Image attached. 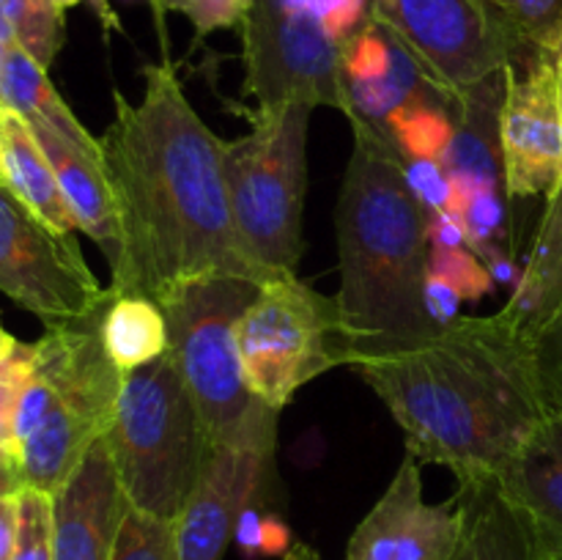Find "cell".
I'll return each mask as SVG.
<instances>
[{
	"label": "cell",
	"instance_id": "1",
	"mask_svg": "<svg viewBox=\"0 0 562 560\" xmlns=\"http://www.w3.org/2000/svg\"><path fill=\"white\" fill-rule=\"evenodd\" d=\"M143 77L140 102L113 91L115 115L99 137L124 234V269L110 291L159 305L201 275L258 285L283 278L241 245L225 187V141L195 113L173 66H146Z\"/></svg>",
	"mask_w": 562,
	"mask_h": 560
},
{
	"label": "cell",
	"instance_id": "2",
	"mask_svg": "<svg viewBox=\"0 0 562 560\" xmlns=\"http://www.w3.org/2000/svg\"><path fill=\"white\" fill-rule=\"evenodd\" d=\"M420 464H442L459 486L499 475L549 415L532 340L503 311L459 316L428 340L357 362Z\"/></svg>",
	"mask_w": 562,
	"mask_h": 560
},
{
	"label": "cell",
	"instance_id": "3",
	"mask_svg": "<svg viewBox=\"0 0 562 560\" xmlns=\"http://www.w3.org/2000/svg\"><path fill=\"white\" fill-rule=\"evenodd\" d=\"M355 135L338 206L340 289L335 294L351 368L431 338L426 313L428 212L406 181L404 157L384 132L346 115Z\"/></svg>",
	"mask_w": 562,
	"mask_h": 560
},
{
	"label": "cell",
	"instance_id": "4",
	"mask_svg": "<svg viewBox=\"0 0 562 560\" xmlns=\"http://www.w3.org/2000/svg\"><path fill=\"white\" fill-rule=\"evenodd\" d=\"M108 305L80 322L47 327L33 340L31 377L16 412L22 486L58 492L113 423L124 373L102 338Z\"/></svg>",
	"mask_w": 562,
	"mask_h": 560
},
{
	"label": "cell",
	"instance_id": "5",
	"mask_svg": "<svg viewBox=\"0 0 562 560\" xmlns=\"http://www.w3.org/2000/svg\"><path fill=\"white\" fill-rule=\"evenodd\" d=\"M104 443L130 505L176 522L214 445L173 351L124 373Z\"/></svg>",
	"mask_w": 562,
	"mask_h": 560
},
{
	"label": "cell",
	"instance_id": "6",
	"mask_svg": "<svg viewBox=\"0 0 562 560\" xmlns=\"http://www.w3.org/2000/svg\"><path fill=\"white\" fill-rule=\"evenodd\" d=\"M261 285L236 275H201L170 291L159 307L173 351L212 445L241 443L280 415L252 395L241 371L236 322Z\"/></svg>",
	"mask_w": 562,
	"mask_h": 560
},
{
	"label": "cell",
	"instance_id": "7",
	"mask_svg": "<svg viewBox=\"0 0 562 560\" xmlns=\"http://www.w3.org/2000/svg\"><path fill=\"white\" fill-rule=\"evenodd\" d=\"M302 102L258 108L252 130L225 141V187L241 245L274 275H296L307 187V124Z\"/></svg>",
	"mask_w": 562,
	"mask_h": 560
},
{
	"label": "cell",
	"instance_id": "8",
	"mask_svg": "<svg viewBox=\"0 0 562 560\" xmlns=\"http://www.w3.org/2000/svg\"><path fill=\"white\" fill-rule=\"evenodd\" d=\"M236 344L247 388L278 412L322 373L351 368L338 302L296 275L258 289L236 322Z\"/></svg>",
	"mask_w": 562,
	"mask_h": 560
},
{
	"label": "cell",
	"instance_id": "9",
	"mask_svg": "<svg viewBox=\"0 0 562 560\" xmlns=\"http://www.w3.org/2000/svg\"><path fill=\"white\" fill-rule=\"evenodd\" d=\"M239 31L245 93L258 108L302 102L349 110L344 44L329 36L311 0H252Z\"/></svg>",
	"mask_w": 562,
	"mask_h": 560
},
{
	"label": "cell",
	"instance_id": "10",
	"mask_svg": "<svg viewBox=\"0 0 562 560\" xmlns=\"http://www.w3.org/2000/svg\"><path fill=\"white\" fill-rule=\"evenodd\" d=\"M371 16L450 104L527 47L486 0H371Z\"/></svg>",
	"mask_w": 562,
	"mask_h": 560
},
{
	"label": "cell",
	"instance_id": "11",
	"mask_svg": "<svg viewBox=\"0 0 562 560\" xmlns=\"http://www.w3.org/2000/svg\"><path fill=\"white\" fill-rule=\"evenodd\" d=\"M0 294L47 327L80 322L110 302L75 234H58L0 184Z\"/></svg>",
	"mask_w": 562,
	"mask_h": 560
},
{
	"label": "cell",
	"instance_id": "12",
	"mask_svg": "<svg viewBox=\"0 0 562 560\" xmlns=\"http://www.w3.org/2000/svg\"><path fill=\"white\" fill-rule=\"evenodd\" d=\"M499 126L508 198L549 195L562 181V97L554 49L525 47L510 60Z\"/></svg>",
	"mask_w": 562,
	"mask_h": 560
},
{
	"label": "cell",
	"instance_id": "13",
	"mask_svg": "<svg viewBox=\"0 0 562 560\" xmlns=\"http://www.w3.org/2000/svg\"><path fill=\"white\" fill-rule=\"evenodd\" d=\"M278 439V415L252 428L241 443L217 445L176 516L179 560H223L241 514L261 497Z\"/></svg>",
	"mask_w": 562,
	"mask_h": 560
},
{
	"label": "cell",
	"instance_id": "14",
	"mask_svg": "<svg viewBox=\"0 0 562 560\" xmlns=\"http://www.w3.org/2000/svg\"><path fill=\"white\" fill-rule=\"evenodd\" d=\"M420 461L409 453L346 544L344 560H450L464 527L459 494L431 505L423 497Z\"/></svg>",
	"mask_w": 562,
	"mask_h": 560
},
{
	"label": "cell",
	"instance_id": "15",
	"mask_svg": "<svg viewBox=\"0 0 562 560\" xmlns=\"http://www.w3.org/2000/svg\"><path fill=\"white\" fill-rule=\"evenodd\" d=\"M130 500L104 437L53 494L55 560H110Z\"/></svg>",
	"mask_w": 562,
	"mask_h": 560
},
{
	"label": "cell",
	"instance_id": "16",
	"mask_svg": "<svg viewBox=\"0 0 562 560\" xmlns=\"http://www.w3.org/2000/svg\"><path fill=\"white\" fill-rule=\"evenodd\" d=\"M27 124L58 176L60 192L75 217L77 231H82L102 250L110 264V280H115L124 269V234H121L119 203L104 173L102 154L86 152L47 124L38 121Z\"/></svg>",
	"mask_w": 562,
	"mask_h": 560
},
{
	"label": "cell",
	"instance_id": "17",
	"mask_svg": "<svg viewBox=\"0 0 562 560\" xmlns=\"http://www.w3.org/2000/svg\"><path fill=\"white\" fill-rule=\"evenodd\" d=\"M543 547L562 549V412L552 410L494 478Z\"/></svg>",
	"mask_w": 562,
	"mask_h": 560
},
{
	"label": "cell",
	"instance_id": "18",
	"mask_svg": "<svg viewBox=\"0 0 562 560\" xmlns=\"http://www.w3.org/2000/svg\"><path fill=\"white\" fill-rule=\"evenodd\" d=\"M503 97L505 71L470 88L450 104L453 135L442 165L453 181V190H505L499 126Z\"/></svg>",
	"mask_w": 562,
	"mask_h": 560
},
{
	"label": "cell",
	"instance_id": "19",
	"mask_svg": "<svg viewBox=\"0 0 562 560\" xmlns=\"http://www.w3.org/2000/svg\"><path fill=\"white\" fill-rule=\"evenodd\" d=\"M464 527L450 560H541V544L497 481L459 486Z\"/></svg>",
	"mask_w": 562,
	"mask_h": 560
},
{
	"label": "cell",
	"instance_id": "20",
	"mask_svg": "<svg viewBox=\"0 0 562 560\" xmlns=\"http://www.w3.org/2000/svg\"><path fill=\"white\" fill-rule=\"evenodd\" d=\"M0 143H3L5 187L58 234H75L77 223L60 192L58 176L38 146L31 124L14 110L0 108Z\"/></svg>",
	"mask_w": 562,
	"mask_h": 560
},
{
	"label": "cell",
	"instance_id": "21",
	"mask_svg": "<svg viewBox=\"0 0 562 560\" xmlns=\"http://www.w3.org/2000/svg\"><path fill=\"white\" fill-rule=\"evenodd\" d=\"M562 305V181L547 195V209L538 223L536 242L527 258L521 278L510 294L505 316L525 329L536 333Z\"/></svg>",
	"mask_w": 562,
	"mask_h": 560
},
{
	"label": "cell",
	"instance_id": "22",
	"mask_svg": "<svg viewBox=\"0 0 562 560\" xmlns=\"http://www.w3.org/2000/svg\"><path fill=\"white\" fill-rule=\"evenodd\" d=\"M0 108L14 110L25 121L53 126L55 132L69 137L71 143H77L86 152L102 154L99 137H93L77 121L69 104L60 99V93L49 82L47 69L31 53H25L20 44H11L3 66H0Z\"/></svg>",
	"mask_w": 562,
	"mask_h": 560
},
{
	"label": "cell",
	"instance_id": "23",
	"mask_svg": "<svg viewBox=\"0 0 562 560\" xmlns=\"http://www.w3.org/2000/svg\"><path fill=\"white\" fill-rule=\"evenodd\" d=\"M108 355L121 373L137 371L168 351V322L162 307L140 294H113L102 318Z\"/></svg>",
	"mask_w": 562,
	"mask_h": 560
},
{
	"label": "cell",
	"instance_id": "24",
	"mask_svg": "<svg viewBox=\"0 0 562 560\" xmlns=\"http://www.w3.org/2000/svg\"><path fill=\"white\" fill-rule=\"evenodd\" d=\"M450 135H453L450 104H406L387 119V137L404 159L423 157L442 163Z\"/></svg>",
	"mask_w": 562,
	"mask_h": 560
},
{
	"label": "cell",
	"instance_id": "25",
	"mask_svg": "<svg viewBox=\"0 0 562 560\" xmlns=\"http://www.w3.org/2000/svg\"><path fill=\"white\" fill-rule=\"evenodd\" d=\"M0 9L14 33V42L44 69H49L58 49L64 47L66 11L55 0H0Z\"/></svg>",
	"mask_w": 562,
	"mask_h": 560
},
{
	"label": "cell",
	"instance_id": "26",
	"mask_svg": "<svg viewBox=\"0 0 562 560\" xmlns=\"http://www.w3.org/2000/svg\"><path fill=\"white\" fill-rule=\"evenodd\" d=\"M110 560H179L176 525L130 505Z\"/></svg>",
	"mask_w": 562,
	"mask_h": 560
},
{
	"label": "cell",
	"instance_id": "27",
	"mask_svg": "<svg viewBox=\"0 0 562 560\" xmlns=\"http://www.w3.org/2000/svg\"><path fill=\"white\" fill-rule=\"evenodd\" d=\"M527 47L554 49L562 31V0H486Z\"/></svg>",
	"mask_w": 562,
	"mask_h": 560
},
{
	"label": "cell",
	"instance_id": "28",
	"mask_svg": "<svg viewBox=\"0 0 562 560\" xmlns=\"http://www.w3.org/2000/svg\"><path fill=\"white\" fill-rule=\"evenodd\" d=\"M33 366V344H16L0 360V456L16 467V412Z\"/></svg>",
	"mask_w": 562,
	"mask_h": 560
},
{
	"label": "cell",
	"instance_id": "29",
	"mask_svg": "<svg viewBox=\"0 0 562 560\" xmlns=\"http://www.w3.org/2000/svg\"><path fill=\"white\" fill-rule=\"evenodd\" d=\"M14 560H55L53 549V494L20 486V533Z\"/></svg>",
	"mask_w": 562,
	"mask_h": 560
},
{
	"label": "cell",
	"instance_id": "30",
	"mask_svg": "<svg viewBox=\"0 0 562 560\" xmlns=\"http://www.w3.org/2000/svg\"><path fill=\"white\" fill-rule=\"evenodd\" d=\"M428 272L448 280L459 291L461 300L467 302L483 300L494 289L492 272H488L486 264L470 247L431 245V253H428Z\"/></svg>",
	"mask_w": 562,
	"mask_h": 560
},
{
	"label": "cell",
	"instance_id": "31",
	"mask_svg": "<svg viewBox=\"0 0 562 560\" xmlns=\"http://www.w3.org/2000/svg\"><path fill=\"white\" fill-rule=\"evenodd\" d=\"M530 340L543 399L549 410L562 412V305L530 335Z\"/></svg>",
	"mask_w": 562,
	"mask_h": 560
},
{
	"label": "cell",
	"instance_id": "32",
	"mask_svg": "<svg viewBox=\"0 0 562 560\" xmlns=\"http://www.w3.org/2000/svg\"><path fill=\"white\" fill-rule=\"evenodd\" d=\"M159 3L162 9L184 14L195 27L198 38L241 25L247 11L252 9V0H159Z\"/></svg>",
	"mask_w": 562,
	"mask_h": 560
},
{
	"label": "cell",
	"instance_id": "33",
	"mask_svg": "<svg viewBox=\"0 0 562 560\" xmlns=\"http://www.w3.org/2000/svg\"><path fill=\"white\" fill-rule=\"evenodd\" d=\"M404 170L412 192L420 198L426 212H453V181L439 159L406 157Z\"/></svg>",
	"mask_w": 562,
	"mask_h": 560
},
{
	"label": "cell",
	"instance_id": "34",
	"mask_svg": "<svg viewBox=\"0 0 562 560\" xmlns=\"http://www.w3.org/2000/svg\"><path fill=\"white\" fill-rule=\"evenodd\" d=\"M426 313L428 318H431L437 327H448V324H453L456 318H459V307H461V294L453 289V285L448 283V280H442L439 275L428 272L426 278Z\"/></svg>",
	"mask_w": 562,
	"mask_h": 560
},
{
	"label": "cell",
	"instance_id": "35",
	"mask_svg": "<svg viewBox=\"0 0 562 560\" xmlns=\"http://www.w3.org/2000/svg\"><path fill=\"white\" fill-rule=\"evenodd\" d=\"M20 533V489L0 494V560H14Z\"/></svg>",
	"mask_w": 562,
	"mask_h": 560
},
{
	"label": "cell",
	"instance_id": "36",
	"mask_svg": "<svg viewBox=\"0 0 562 560\" xmlns=\"http://www.w3.org/2000/svg\"><path fill=\"white\" fill-rule=\"evenodd\" d=\"M428 242L442 247H467V234L453 212H428Z\"/></svg>",
	"mask_w": 562,
	"mask_h": 560
},
{
	"label": "cell",
	"instance_id": "37",
	"mask_svg": "<svg viewBox=\"0 0 562 560\" xmlns=\"http://www.w3.org/2000/svg\"><path fill=\"white\" fill-rule=\"evenodd\" d=\"M261 525H263V514L261 508H258V503L250 505V508L241 514L239 525H236L234 538L247 558H258V555H261Z\"/></svg>",
	"mask_w": 562,
	"mask_h": 560
},
{
	"label": "cell",
	"instance_id": "38",
	"mask_svg": "<svg viewBox=\"0 0 562 560\" xmlns=\"http://www.w3.org/2000/svg\"><path fill=\"white\" fill-rule=\"evenodd\" d=\"M294 547L291 541V530L280 516L263 514L261 525V555H272V558H283L289 549Z\"/></svg>",
	"mask_w": 562,
	"mask_h": 560
},
{
	"label": "cell",
	"instance_id": "39",
	"mask_svg": "<svg viewBox=\"0 0 562 560\" xmlns=\"http://www.w3.org/2000/svg\"><path fill=\"white\" fill-rule=\"evenodd\" d=\"M20 486H22V481H20V472H16V467L0 456V494L16 492Z\"/></svg>",
	"mask_w": 562,
	"mask_h": 560
},
{
	"label": "cell",
	"instance_id": "40",
	"mask_svg": "<svg viewBox=\"0 0 562 560\" xmlns=\"http://www.w3.org/2000/svg\"><path fill=\"white\" fill-rule=\"evenodd\" d=\"M11 44H16V42H14V33H11L9 22H5V16H3V9H0V66H3V60H5V53H9V47H11Z\"/></svg>",
	"mask_w": 562,
	"mask_h": 560
},
{
	"label": "cell",
	"instance_id": "41",
	"mask_svg": "<svg viewBox=\"0 0 562 560\" xmlns=\"http://www.w3.org/2000/svg\"><path fill=\"white\" fill-rule=\"evenodd\" d=\"M278 560H322V558H318L316 549L307 547V544H294V547H291L289 552Z\"/></svg>",
	"mask_w": 562,
	"mask_h": 560
},
{
	"label": "cell",
	"instance_id": "42",
	"mask_svg": "<svg viewBox=\"0 0 562 560\" xmlns=\"http://www.w3.org/2000/svg\"><path fill=\"white\" fill-rule=\"evenodd\" d=\"M16 344H20V340H16L11 333H5L3 324H0V360H3V357H9L11 351L16 349Z\"/></svg>",
	"mask_w": 562,
	"mask_h": 560
},
{
	"label": "cell",
	"instance_id": "43",
	"mask_svg": "<svg viewBox=\"0 0 562 560\" xmlns=\"http://www.w3.org/2000/svg\"><path fill=\"white\" fill-rule=\"evenodd\" d=\"M554 64H558V82H560V97H562V31L558 38V47H554Z\"/></svg>",
	"mask_w": 562,
	"mask_h": 560
},
{
	"label": "cell",
	"instance_id": "44",
	"mask_svg": "<svg viewBox=\"0 0 562 560\" xmlns=\"http://www.w3.org/2000/svg\"><path fill=\"white\" fill-rule=\"evenodd\" d=\"M538 544H541V541H538ZM541 560H562V549L543 547V544H541Z\"/></svg>",
	"mask_w": 562,
	"mask_h": 560
},
{
	"label": "cell",
	"instance_id": "45",
	"mask_svg": "<svg viewBox=\"0 0 562 560\" xmlns=\"http://www.w3.org/2000/svg\"><path fill=\"white\" fill-rule=\"evenodd\" d=\"M55 3L60 5V9H75V5H80V3H86V0H55Z\"/></svg>",
	"mask_w": 562,
	"mask_h": 560
},
{
	"label": "cell",
	"instance_id": "46",
	"mask_svg": "<svg viewBox=\"0 0 562 560\" xmlns=\"http://www.w3.org/2000/svg\"><path fill=\"white\" fill-rule=\"evenodd\" d=\"M0 184H5V168H3V143H0Z\"/></svg>",
	"mask_w": 562,
	"mask_h": 560
},
{
	"label": "cell",
	"instance_id": "47",
	"mask_svg": "<svg viewBox=\"0 0 562 560\" xmlns=\"http://www.w3.org/2000/svg\"><path fill=\"white\" fill-rule=\"evenodd\" d=\"M151 5H154V9H157V14H159V11H162V3H159V0H151Z\"/></svg>",
	"mask_w": 562,
	"mask_h": 560
}]
</instances>
